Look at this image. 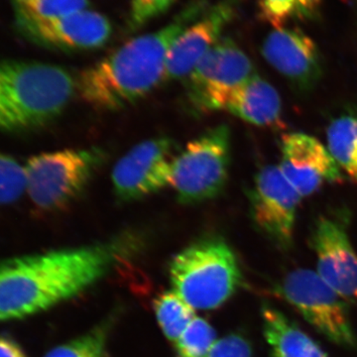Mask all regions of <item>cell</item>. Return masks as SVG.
<instances>
[{
  "label": "cell",
  "mask_w": 357,
  "mask_h": 357,
  "mask_svg": "<svg viewBox=\"0 0 357 357\" xmlns=\"http://www.w3.org/2000/svg\"><path fill=\"white\" fill-rule=\"evenodd\" d=\"M301 199L278 166L264 167L256 175L250 195L253 220L278 248L292 245Z\"/></svg>",
  "instance_id": "30bf717a"
},
{
  "label": "cell",
  "mask_w": 357,
  "mask_h": 357,
  "mask_svg": "<svg viewBox=\"0 0 357 357\" xmlns=\"http://www.w3.org/2000/svg\"><path fill=\"white\" fill-rule=\"evenodd\" d=\"M173 149V141L166 137L152 138L131 148L112 170L116 199L130 203L170 185Z\"/></svg>",
  "instance_id": "9c48e42d"
},
{
  "label": "cell",
  "mask_w": 357,
  "mask_h": 357,
  "mask_svg": "<svg viewBox=\"0 0 357 357\" xmlns=\"http://www.w3.org/2000/svg\"><path fill=\"white\" fill-rule=\"evenodd\" d=\"M154 311L162 332L174 342H177L190 324L196 319L194 307L175 291L159 295L154 301Z\"/></svg>",
  "instance_id": "d6986e66"
},
{
  "label": "cell",
  "mask_w": 357,
  "mask_h": 357,
  "mask_svg": "<svg viewBox=\"0 0 357 357\" xmlns=\"http://www.w3.org/2000/svg\"><path fill=\"white\" fill-rule=\"evenodd\" d=\"M197 0L161 29L141 35L112 52L77 77V93L103 112L126 109L164 82L167 55L178 35L204 10Z\"/></svg>",
  "instance_id": "7a4b0ae2"
},
{
  "label": "cell",
  "mask_w": 357,
  "mask_h": 357,
  "mask_svg": "<svg viewBox=\"0 0 357 357\" xmlns=\"http://www.w3.org/2000/svg\"><path fill=\"white\" fill-rule=\"evenodd\" d=\"M176 0H131L128 24L131 30L139 29L149 21L165 13Z\"/></svg>",
  "instance_id": "d4e9b609"
},
{
  "label": "cell",
  "mask_w": 357,
  "mask_h": 357,
  "mask_svg": "<svg viewBox=\"0 0 357 357\" xmlns=\"http://www.w3.org/2000/svg\"><path fill=\"white\" fill-rule=\"evenodd\" d=\"M25 189L24 165L0 152V206L20 201Z\"/></svg>",
  "instance_id": "cb8c5ba5"
},
{
  "label": "cell",
  "mask_w": 357,
  "mask_h": 357,
  "mask_svg": "<svg viewBox=\"0 0 357 357\" xmlns=\"http://www.w3.org/2000/svg\"><path fill=\"white\" fill-rule=\"evenodd\" d=\"M225 110L253 126H273L281 121V98L272 84L255 75L230 96Z\"/></svg>",
  "instance_id": "2e32d148"
},
{
  "label": "cell",
  "mask_w": 357,
  "mask_h": 357,
  "mask_svg": "<svg viewBox=\"0 0 357 357\" xmlns=\"http://www.w3.org/2000/svg\"><path fill=\"white\" fill-rule=\"evenodd\" d=\"M215 340L213 326L204 319L196 318L175 342L177 357H204Z\"/></svg>",
  "instance_id": "603a6c76"
},
{
  "label": "cell",
  "mask_w": 357,
  "mask_h": 357,
  "mask_svg": "<svg viewBox=\"0 0 357 357\" xmlns=\"http://www.w3.org/2000/svg\"><path fill=\"white\" fill-rule=\"evenodd\" d=\"M278 167L302 199L318 192L326 183L342 178L340 166L328 149L305 133H288L282 137Z\"/></svg>",
  "instance_id": "7c38bea8"
},
{
  "label": "cell",
  "mask_w": 357,
  "mask_h": 357,
  "mask_svg": "<svg viewBox=\"0 0 357 357\" xmlns=\"http://www.w3.org/2000/svg\"><path fill=\"white\" fill-rule=\"evenodd\" d=\"M0 321H1V319H0Z\"/></svg>",
  "instance_id": "83f0119b"
},
{
  "label": "cell",
  "mask_w": 357,
  "mask_h": 357,
  "mask_svg": "<svg viewBox=\"0 0 357 357\" xmlns=\"http://www.w3.org/2000/svg\"><path fill=\"white\" fill-rule=\"evenodd\" d=\"M328 149L337 165L357 184V117L342 116L328 126Z\"/></svg>",
  "instance_id": "ac0fdd59"
},
{
  "label": "cell",
  "mask_w": 357,
  "mask_h": 357,
  "mask_svg": "<svg viewBox=\"0 0 357 357\" xmlns=\"http://www.w3.org/2000/svg\"><path fill=\"white\" fill-rule=\"evenodd\" d=\"M0 357H26L24 351L9 337L0 335Z\"/></svg>",
  "instance_id": "4316f807"
},
{
  "label": "cell",
  "mask_w": 357,
  "mask_h": 357,
  "mask_svg": "<svg viewBox=\"0 0 357 357\" xmlns=\"http://www.w3.org/2000/svg\"><path fill=\"white\" fill-rule=\"evenodd\" d=\"M323 0H258V11L264 22L274 29L286 27L294 21L314 17Z\"/></svg>",
  "instance_id": "ffe728a7"
},
{
  "label": "cell",
  "mask_w": 357,
  "mask_h": 357,
  "mask_svg": "<svg viewBox=\"0 0 357 357\" xmlns=\"http://www.w3.org/2000/svg\"><path fill=\"white\" fill-rule=\"evenodd\" d=\"M262 54L268 64L301 89L312 88L321 76L318 46L299 28L275 29L264 40Z\"/></svg>",
  "instance_id": "9a60e30c"
},
{
  "label": "cell",
  "mask_w": 357,
  "mask_h": 357,
  "mask_svg": "<svg viewBox=\"0 0 357 357\" xmlns=\"http://www.w3.org/2000/svg\"><path fill=\"white\" fill-rule=\"evenodd\" d=\"M109 324L93 328L91 332L59 345L44 357H105Z\"/></svg>",
  "instance_id": "44dd1931"
},
{
  "label": "cell",
  "mask_w": 357,
  "mask_h": 357,
  "mask_svg": "<svg viewBox=\"0 0 357 357\" xmlns=\"http://www.w3.org/2000/svg\"><path fill=\"white\" fill-rule=\"evenodd\" d=\"M312 246L319 277L347 302H357V253L342 223L319 218Z\"/></svg>",
  "instance_id": "4fadbf2b"
},
{
  "label": "cell",
  "mask_w": 357,
  "mask_h": 357,
  "mask_svg": "<svg viewBox=\"0 0 357 357\" xmlns=\"http://www.w3.org/2000/svg\"><path fill=\"white\" fill-rule=\"evenodd\" d=\"M107 159L100 148H70L33 156L24 165L25 194L40 211L55 213L75 203Z\"/></svg>",
  "instance_id": "5b68a950"
},
{
  "label": "cell",
  "mask_w": 357,
  "mask_h": 357,
  "mask_svg": "<svg viewBox=\"0 0 357 357\" xmlns=\"http://www.w3.org/2000/svg\"><path fill=\"white\" fill-rule=\"evenodd\" d=\"M278 293L331 342L349 349L356 347L347 301L316 271L303 268L294 270L282 280Z\"/></svg>",
  "instance_id": "52a82bcc"
},
{
  "label": "cell",
  "mask_w": 357,
  "mask_h": 357,
  "mask_svg": "<svg viewBox=\"0 0 357 357\" xmlns=\"http://www.w3.org/2000/svg\"><path fill=\"white\" fill-rule=\"evenodd\" d=\"M15 16L48 20L88 9L89 0H11Z\"/></svg>",
  "instance_id": "7402d4cb"
},
{
  "label": "cell",
  "mask_w": 357,
  "mask_h": 357,
  "mask_svg": "<svg viewBox=\"0 0 357 357\" xmlns=\"http://www.w3.org/2000/svg\"><path fill=\"white\" fill-rule=\"evenodd\" d=\"M262 321L272 357H328L307 333L278 310L263 307Z\"/></svg>",
  "instance_id": "e0dca14e"
},
{
  "label": "cell",
  "mask_w": 357,
  "mask_h": 357,
  "mask_svg": "<svg viewBox=\"0 0 357 357\" xmlns=\"http://www.w3.org/2000/svg\"><path fill=\"white\" fill-rule=\"evenodd\" d=\"M204 357H252V347L241 335H229L217 340Z\"/></svg>",
  "instance_id": "484cf974"
},
{
  "label": "cell",
  "mask_w": 357,
  "mask_h": 357,
  "mask_svg": "<svg viewBox=\"0 0 357 357\" xmlns=\"http://www.w3.org/2000/svg\"><path fill=\"white\" fill-rule=\"evenodd\" d=\"M126 234L105 243L0 262V319H24L76 297L137 248Z\"/></svg>",
  "instance_id": "6da1fadb"
},
{
  "label": "cell",
  "mask_w": 357,
  "mask_h": 357,
  "mask_svg": "<svg viewBox=\"0 0 357 357\" xmlns=\"http://www.w3.org/2000/svg\"><path fill=\"white\" fill-rule=\"evenodd\" d=\"M236 14L234 0H222L199 16L174 41L167 55L164 82L185 79L194 68L222 39L223 30Z\"/></svg>",
  "instance_id": "5bb4252c"
},
{
  "label": "cell",
  "mask_w": 357,
  "mask_h": 357,
  "mask_svg": "<svg viewBox=\"0 0 357 357\" xmlns=\"http://www.w3.org/2000/svg\"><path fill=\"white\" fill-rule=\"evenodd\" d=\"M255 75L248 56L231 40L222 39L185 77L188 102L199 114L225 110L230 96Z\"/></svg>",
  "instance_id": "ba28073f"
},
{
  "label": "cell",
  "mask_w": 357,
  "mask_h": 357,
  "mask_svg": "<svg viewBox=\"0 0 357 357\" xmlns=\"http://www.w3.org/2000/svg\"><path fill=\"white\" fill-rule=\"evenodd\" d=\"M169 270L173 291L199 310L222 306L243 279L236 255L220 237L199 239L183 249Z\"/></svg>",
  "instance_id": "277c9868"
},
{
  "label": "cell",
  "mask_w": 357,
  "mask_h": 357,
  "mask_svg": "<svg viewBox=\"0 0 357 357\" xmlns=\"http://www.w3.org/2000/svg\"><path fill=\"white\" fill-rule=\"evenodd\" d=\"M15 18L18 30L26 38L55 50H95L105 46L112 35L109 20L89 9L48 20Z\"/></svg>",
  "instance_id": "8fae6325"
},
{
  "label": "cell",
  "mask_w": 357,
  "mask_h": 357,
  "mask_svg": "<svg viewBox=\"0 0 357 357\" xmlns=\"http://www.w3.org/2000/svg\"><path fill=\"white\" fill-rule=\"evenodd\" d=\"M230 131L218 126L188 143L171 165L170 187L182 204L204 203L220 196L229 180Z\"/></svg>",
  "instance_id": "8992f818"
},
{
  "label": "cell",
  "mask_w": 357,
  "mask_h": 357,
  "mask_svg": "<svg viewBox=\"0 0 357 357\" xmlns=\"http://www.w3.org/2000/svg\"><path fill=\"white\" fill-rule=\"evenodd\" d=\"M77 93V77L60 66L0 60V132H23L58 119Z\"/></svg>",
  "instance_id": "3957f363"
}]
</instances>
